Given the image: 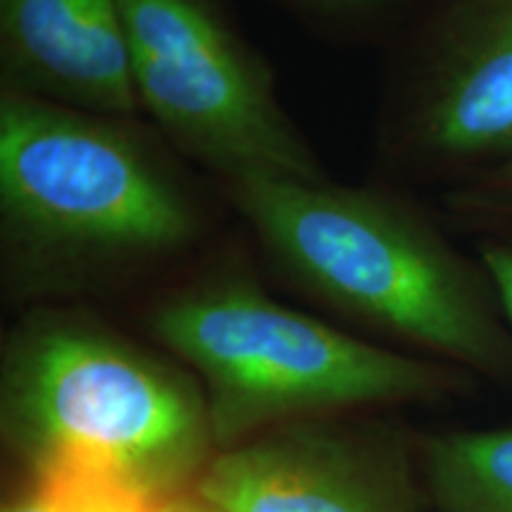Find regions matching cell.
Listing matches in <instances>:
<instances>
[{
	"label": "cell",
	"instance_id": "cell-1",
	"mask_svg": "<svg viewBox=\"0 0 512 512\" xmlns=\"http://www.w3.org/2000/svg\"><path fill=\"white\" fill-rule=\"evenodd\" d=\"M216 204L140 117L0 93V294L76 306L174 278L214 249Z\"/></svg>",
	"mask_w": 512,
	"mask_h": 512
},
{
	"label": "cell",
	"instance_id": "cell-2",
	"mask_svg": "<svg viewBox=\"0 0 512 512\" xmlns=\"http://www.w3.org/2000/svg\"><path fill=\"white\" fill-rule=\"evenodd\" d=\"M216 190L259 264L287 290L413 354L512 389V323L496 287L422 195L370 178Z\"/></svg>",
	"mask_w": 512,
	"mask_h": 512
},
{
	"label": "cell",
	"instance_id": "cell-3",
	"mask_svg": "<svg viewBox=\"0 0 512 512\" xmlns=\"http://www.w3.org/2000/svg\"><path fill=\"white\" fill-rule=\"evenodd\" d=\"M238 247L216 245L145 309L159 349L197 377L216 448L290 422L470 396L465 370L351 335L275 299Z\"/></svg>",
	"mask_w": 512,
	"mask_h": 512
},
{
	"label": "cell",
	"instance_id": "cell-4",
	"mask_svg": "<svg viewBox=\"0 0 512 512\" xmlns=\"http://www.w3.org/2000/svg\"><path fill=\"white\" fill-rule=\"evenodd\" d=\"M0 430L41 477H88L143 503L176 498L216 456L200 380L81 306L19 313L0 356Z\"/></svg>",
	"mask_w": 512,
	"mask_h": 512
},
{
	"label": "cell",
	"instance_id": "cell-5",
	"mask_svg": "<svg viewBox=\"0 0 512 512\" xmlns=\"http://www.w3.org/2000/svg\"><path fill=\"white\" fill-rule=\"evenodd\" d=\"M140 119L216 188L330 178L223 0H121Z\"/></svg>",
	"mask_w": 512,
	"mask_h": 512
},
{
	"label": "cell",
	"instance_id": "cell-6",
	"mask_svg": "<svg viewBox=\"0 0 512 512\" xmlns=\"http://www.w3.org/2000/svg\"><path fill=\"white\" fill-rule=\"evenodd\" d=\"M512 157V0H415L382 48L370 181L441 197Z\"/></svg>",
	"mask_w": 512,
	"mask_h": 512
},
{
	"label": "cell",
	"instance_id": "cell-7",
	"mask_svg": "<svg viewBox=\"0 0 512 512\" xmlns=\"http://www.w3.org/2000/svg\"><path fill=\"white\" fill-rule=\"evenodd\" d=\"M411 467L394 432L323 418L216 451L195 486L219 512H425Z\"/></svg>",
	"mask_w": 512,
	"mask_h": 512
},
{
	"label": "cell",
	"instance_id": "cell-8",
	"mask_svg": "<svg viewBox=\"0 0 512 512\" xmlns=\"http://www.w3.org/2000/svg\"><path fill=\"white\" fill-rule=\"evenodd\" d=\"M0 93L140 117L121 0H0Z\"/></svg>",
	"mask_w": 512,
	"mask_h": 512
},
{
	"label": "cell",
	"instance_id": "cell-9",
	"mask_svg": "<svg viewBox=\"0 0 512 512\" xmlns=\"http://www.w3.org/2000/svg\"><path fill=\"white\" fill-rule=\"evenodd\" d=\"M415 456L434 512H512V427L427 434Z\"/></svg>",
	"mask_w": 512,
	"mask_h": 512
},
{
	"label": "cell",
	"instance_id": "cell-10",
	"mask_svg": "<svg viewBox=\"0 0 512 512\" xmlns=\"http://www.w3.org/2000/svg\"><path fill=\"white\" fill-rule=\"evenodd\" d=\"M311 34L347 48L382 50L415 0H273Z\"/></svg>",
	"mask_w": 512,
	"mask_h": 512
},
{
	"label": "cell",
	"instance_id": "cell-11",
	"mask_svg": "<svg viewBox=\"0 0 512 512\" xmlns=\"http://www.w3.org/2000/svg\"><path fill=\"white\" fill-rule=\"evenodd\" d=\"M444 219L477 235L512 226V157L439 197Z\"/></svg>",
	"mask_w": 512,
	"mask_h": 512
},
{
	"label": "cell",
	"instance_id": "cell-12",
	"mask_svg": "<svg viewBox=\"0 0 512 512\" xmlns=\"http://www.w3.org/2000/svg\"><path fill=\"white\" fill-rule=\"evenodd\" d=\"M119 498L133 496L88 477H41L3 512H102Z\"/></svg>",
	"mask_w": 512,
	"mask_h": 512
},
{
	"label": "cell",
	"instance_id": "cell-13",
	"mask_svg": "<svg viewBox=\"0 0 512 512\" xmlns=\"http://www.w3.org/2000/svg\"><path fill=\"white\" fill-rule=\"evenodd\" d=\"M472 249L489 273L505 316L512 323V226L477 235Z\"/></svg>",
	"mask_w": 512,
	"mask_h": 512
},
{
	"label": "cell",
	"instance_id": "cell-14",
	"mask_svg": "<svg viewBox=\"0 0 512 512\" xmlns=\"http://www.w3.org/2000/svg\"><path fill=\"white\" fill-rule=\"evenodd\" d=\"M102 512H219L202 498H169L162 503H143L136 498H119Z\"/></svg>",
	"mask_w": 512,
	"mask_h": 512
}]
</instances>
